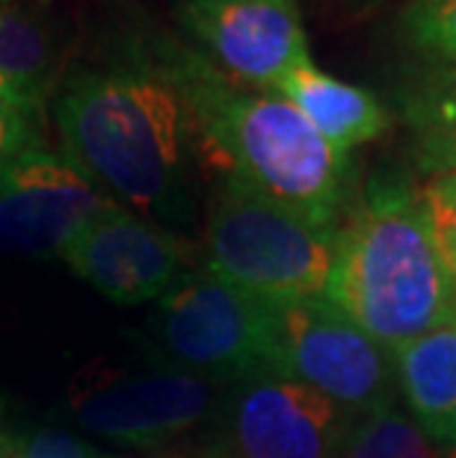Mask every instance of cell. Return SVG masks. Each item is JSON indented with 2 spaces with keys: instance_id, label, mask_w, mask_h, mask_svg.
<instances>
[{
  "instance_id": "1",
  "label": "cell",
  "mask_w": 456,
  "mask_h": 458,
  "mask_svg": "<svg viewBox=\"0 0 456 458\" xmlns=\"http://www.w3.org/2000/svg\"><path fill=\"white\" fill-rule=\"evenodd\" d=\"M51 110L63 154L104 196L172 233L196 219L199 145L140 30L119 36L95 63L74 65Z\"/></svg>"
},
{
  "instance_id": "4",
  "label": "cell",
  "mask_w": 456,
  "mask_h": 458,
  "mask_svg": "<svg viewBox=\"0 0 456 458\" xmlns=\"http://www.w3.org/2000/svg\"><path fill=\"white\" fill-rule=\"evenodd\" d=\"M338 225H320L237 178H219L205 225V269L270 305L317 299Z\"/></svg>"
},
{
  "instance_id": "13",
  "label": "cell",
  "mask_w": 456,
  "mask_h": 458,
  "mask_svg": "<svg viewBox=\"0 0 456 458\" xmlns=\"http://www.w3.org/2000/svg\"><path fill=\"white\" fill-rule=\"evenodd\" d=\"M394 378L409 414L433 444L456 435V317L394 349Z\"/></svg>"
},
{
  "instance_id": "12",
  "label": "cell",
  "mask_w": 456,
  "mask_h": 458,
  "mask_svg": "<svg viewBox=\"0 0 456 458\" xmlns=\"http://www.w3.org/2000/svg\"><path fill=\"white\" fill-rule=\"evenodd\" d=\"M285 101H290L305 122L332 145V148L350 154L356 145H365L388 131L391 115L385 104L367 92L365 86L338 81V77L320 72L308 63L279 81L273 89Z\"/></svg>"
},
{
  "instance_id": "17",
  "label": "cell",
  "mask_w": 456,
  "mask_h": 458,
  "mask_svg": "<svg viewBox=\"0 0 456 458\" xmlns=\"http://www.w3.org/2000/svg\"><path fill=\"white\" fill-rule=\"evenodd\" d=\"M397 33L424 65H456V0H409Z\"/></svg>"
},
{
  "instance_id": "11",
  "label": "cell",
  "mask_w": 456,
  "mask_h": 458,
  "mask_svg": "<svg viewBox=\"0 0 456 458\" xmlns=\"http://www.w3.org/2000/svg\"><path fill=\"white\" fill-rule=\"evenodd\" d=\"M77 278L116 305L160 301L187 276V249L178 233L110 201L60 255Z\"/></svg>"
},
{
  "instance_id": "21",
  "label": "cell",
  "mask_w": 456,
  "mask_h": 458,
  "mask_svg": "<svg viewBox=\"0 0 456 458\" xmlns=\"http://www.w3.org/2000/svg\"><path fill=\"white\" fill-rule=\"evenodd\" d=\"M0 458H13V450H9V432L0 423Z\"/></svg>"
},
{
  "instance_id": "10",
  "label": "cell",
  "mask_w": 456,
  "mask_h": 458,
  "mask_svg": "<svg viewBox=\"0 0 456 458\" xmlns=\"http://www.w3.org/2000/svg\"><path fill=\"white\" fill-rule=\"evenodd\" d=\"M110 201L63 151L36 145L0 165V251L60 258Z\"/></svg>"
},
{
  "instance_id": "5",
  "label": "cell",
  "mask_w": 456,
  "mask_h": 458,
  "mask_svg": "<svg viewBox=\"0 0 456 458\" xmlns=\"http://www.w3.org/2000/svg\"><path fill=\"white\" fill-rule=\"evenodd\" d=\"M151 337L172 369L211 382L276 376V305L208 269H190L158 301Z\"/></svg>"
},
{
  "instance_id": "3",
  "label": "cell",
  "mask_w": 456,
  "mask_h": 458,
  "mask_svg": "<svg viewBox=\"0 0 456 458\" xmlns=\"http://www.w3.org/2000/svg\"><path fill=\"white\" fill-rule=\"evenodd\" d=\"M326 301L388 352L456 317V284L426 222L421 190L374 178L338 225Z\"/></svg>"
},
{
  "instance_id": "16",
  "label": "cell",
  "mask_w": 456,
  "mask_h": 458,
  "mask_svg": "<svg viewBox=\"0 0 456 458\" xmlns=\"http://www.w3.org/2000/svg\"><path fill=\"white\" fill-rule=\"evenodd\" d=\"M338 458H439V453L409 411L388 403L353 417Z\"/></svg>"
},
{
  "instance_id": "7",
  "label": "cell",
  "mask_w": 456,
  "mask_h": 458,
  "mask_svg": "<svg viewBox=\"0 0 456 458\" xmlns=\"http://www.w3.org/2000/svg\"><path fill=\"white\" fill-rule=\"evenodd\" d=\"M213 385L184 369L113 373L107 367H86L69 387V405L86 432L151 450L205 420Z\"/></svg>"
},
{
  "instance_id": "9",
  "label": "cell",
  "mask_w": 456,
  "mask_h": 458,
  "mask_svg": "<svg viewBox=\"0 0 456 458\" xmlns=\"http://www.w3.org/2000/svg\"><path fill=\"white\" fill-rule=\"evenodd\" d=\"M178 21L202 56L252 89L273 92L312 63L299 0H184Z\"/></svg>"
},
{
  "instance_id": "2",
  "label": "cell",
  "mask_w": 456,
  "mask_h": 458,
  "mask_svg": "<svg viewBox=\"0 0 456 458\" xmlns=\"http://www.w3.org/2000/svg\"><path fill=\"white\" fill-rule=\"evenodd\" d=\"M151 60L181 95L199 157L303 216L335 225L350 199V154L332 148L294 104L222 74L193 45L140 30Z\"/></svg>"
},
{
  "instance_id": "18",
  "label": "cell",
  "mask_w": 456,
  "mask_h": 458,
  "mask_svg": "<svg viewBox=\"0 0 456 458\" xmlns=\"http://www.w3.org/2000/svg\"><path fill=\"white\" fill-rule=\"evenodd\" d=\"M421 204L430 222L435 249H439L444 269L456 284V172L430 174L421 187Z\"/></svg>"
},
{
  "instance_id": "23",
  "label": "cell",
  "mask_w": 456,
  "mask_h": 458,
  "mask_svg": "<svg viewBox=\"0 0 456 458\" xmlns=\"http://www.w3.org/2000/svg\"><path fill=\"white\" fill-rule=\"evenodd\" d=\"M6 6V0H0V9H4Z\"/></svg>"
},
{
  "instance_id": "8",
  "label": "cell",
  "mask_w": 456,
  "mask_h": 458,
  "mask_svg": "<svg viewBox=\"0 0 456 458\" xmlns=\"http://www.w3.org/2000/svg\"><path fill=\"white\" fill-rule=\"evenodd\" d=\"M353 414L285 376L235 382L217 458H338Z\"/></svg>"
},
{
  "instance_id": "22",
  "label": "cell",
  "mask_w": 456,
  "mask_h": 458,
  "mask_svg": "<svg viewBox=\"0 0 456 458\" xmlns=\"http://www.w3.org/2000/svg\"><path fill=\"white\" fill-rule=\"evenodd\" d=\"M439 458H456V435L451 437L448 444H442V453H439Z\"/></svg>"
},
{
  "instance_id": "19",
  "label": "cell",
  "mask_w": 456,
  "mask_h": 458,
  "mask_svg": "<svg viewBox=\"0 0 456 458\" xmlns=\"http://www.w3.org/2000/svg\"><path fill=\"white\" fill-rule=\"evenodd\" d=\"M13 458H99L81 437L51 426H27L9 432Z\"/></svg>"
},
{
  "instance_id": "14",
  "label": "cell",
  "mask_w": 456,
  "mask_h": 458,
  "mask_svg": "<svg viewBox=\"0 0 456 458\" xmlns=\"http://www.w3.org/2000/svg\"><path fill=\"white\" fill-rule=\"evenodd\" d=\"M51 33L24 0H6L0 9V98L39 124L51 98Z\"/></svg>"
},
{
  "instance_id": "20",
  "label": "cell",
  "mask_w": 456,
  "mask_h": 458,
  "mask_svg": "<svg viewBox=\"0 0 456 458\" xmlns=\"http://www.w3.org/2000/svg\"><path fill=\"white\" fill-rule=\"evenodd\" d=\"M42 145L39 140V124L13 106L6 98H0V165L15 160L18 154Z\"/></svg>"
},
{
  "instance_id": "6",
  "label": "cell",
  "mask_w": 456,
  "mask_h": 458,
  "mask_svg": "<svg viewBox=\"0 0 456 458\" xmlns=\"http://www.w3.org/2000/svg\"><path fill=\"white\" fill-rule=\"evenodd\" d=\"M276 376L312 387L344 411L394 403V360L323 296L276 305Z\"/></svg>"
},
{
  "instance_id": "15",
  "label": "cell",
  "mask_w": 456,
  "mask_h": 458,
  "mask_svg": "<svg viewBox=\"0 0 456 458\" xmlns=\"http://www.w3.org/2000/svg\"><path fill=\"white\" fill-rule=\"evenodd\" d=\"M397 104L421 172H456V65H424L406 81Z\"/></svg>"
}]
</instances>
